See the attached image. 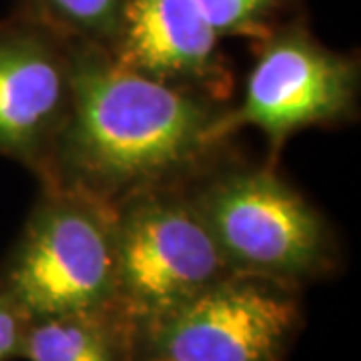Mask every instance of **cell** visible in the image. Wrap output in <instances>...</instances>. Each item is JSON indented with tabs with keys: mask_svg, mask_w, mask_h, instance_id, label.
Masks as SVG:
<instances>
[{
	"mask_svg": "<svg viewBox=\"0 0 361 361\" xmlns=\"http://www.w3.org/2000/svg\"><path fill=\"white\" fill-rule=\"evenodd\" d=\"M115 303L127 334L231 273L185 187L142 191L115 205Z\"/></svg>",
	"mask_w": 361,
	"mask_h": 361,
	"instance_id": "5",
	"label": "cell"
},
{
	"mask_svg": "<svg viewBox=\"0 0 361 361\" xmlns=\"http://www.w3.org/2000/svg\"><path fill=\"white\" fill-rule=\"evenodd\" d=\"M106 51L141 75L231 103V66L193 0H125Z\"/></svg>",
	"mask_w": 361,
	"mask_h": 361,
	"instance_id": "8",
	"label": "cell"
},
{
	"mask_svg": "<svg viewBox=\"0 0 361 361\" xmlns=\"http://www.w3.org/2000/svg\"><path fill=\"white\" fill-rule=\"evenodd\" d=\"M185 193L233 271L303 289L341 265L334 225L275 165L225 155L189 180Z\"/></svg>",
	"mask_w": 361,
	"mask_h": 361,
	"instance_id": "2",
	"label": "cell"
},
{
	"mask_svg": "<svg viewBox=\"0 0 361 361\" xmlns=\"http://www.w3.org/2000/svg\"><path fill=\"white\" fill-rule=\"evenodd\" d=\"M40 187L23 231L0 263V291L26 319L113 311L115 209L73 189Z\"/></svg>",
	"mask_w": 361,
	"mask_h": 361,
	"instance_id": "3",
	"label": "cell"
},
{
	"mask_svg": "<svg viewBox=\"0 0 361 361\" xmlns=\"http://www.w3.org/2000/svg\"><path fill=\"white\" fill-rule=\"evenodd\" d=\"M26 319L23 311L0 291V361L14 360L20 355Z\"/></svg>",
	"mask_w": 361,
	"mask_h": 361,
	"instance_id": "12",
	"label": "cell"
},
{
	"mask_svg": "<svg viewBox=\"0 0 361 361\" xmlns=\"http://www.w3.org/2000/svg\"><path fill=\"white\" fill-rule=\"evenodd\" d=\"M303 0H193L207 25L223 39L255 42L287 16L297 13Z\"/></svg>",
	"mask_w": 361,
	"mask_h": 361,
	"instance_id": "11",
	"label": "cell"
},
{
	"mask_svg": "<svg viewBox=\"0 0 361 361\" xmlns=\"http://www.w3.org/2000/svg\"><path fill=\"white\" fill-rule=\"evenodd\" d=\"M26 361H130L129 334L113 311L28 319L20 355Z\"/></svg>",
	"mask_w": 361,
	"mask_h": 361,
	"instance_id": "9",
	"label": "cell"
},
{
	"mask_svg": "<svg viewBox=\"0 0 361 361\" xmlns=\"http://www.w3.org/2000/svg\"><path fill=\"white\" fill-rule=\"evenodd\" d=\"M75 39L30 14L0 20V157L47 175L73 103Z\"/></svg>",
	"mask_w": 361,
	"mask_h": 361,
	"instance_id": "7",
	"label": "cell"
},
{
	"mask_svg": "<svg viewBox=\"0 0 361 361\" xmlns=\"http://www.w3.org/2000/svg\"><path fill=\"white\" fill-rule=\"evenodd\" d=\"M301 287L231 271L129 337L130 361H283Z\"/></svg>",
	"mask_w": 361,
	"mask_h": 361,
	"instance_id": "6",
	"label": "cell"
},
{
	"mask_svg": "<svg viewBox=\"0 0 361 361\" xmlns=\"http://www.w3.org/2000/svg\"><path fill=\"white\" fill-rule=\"evenodd\" d=\"M251 44L255 63L241 103L227 104L215 121V141L229 145L233 135L253 127L263 133L267 163L275 165L297 133L336 129L357 118L360 56L325 47L305 14L297 11Z\"/></svg>",
	"mask_w": 361,
	"mask_h": 361,
	"instance_id": "4",
	"label": "cell"
},
{
	"mask_svg": "<svg viewBox=\"0 0 361 361\" xmlns=\"http://www.w3.org/2000/svg\"><path fill=\"white\" fill-rule=\"evenodd\" d=\"M125 0H18L16 11L51 25L71 39L109 49Z\"/></svg>",
	"mask_w": 361,
	"mask_h": 361,
	"instance_id": "10",
	"label": "cell"
},
{
	"mask_svg": "<svg viewBox=\"0 0 361 361\" xmlns=\"http://www.w3.org/2000/svg\"><path fill=\"white\" fill-rule=\"evenodd\" d=\"M229 103L121 65L104 47L75 39L73 103L40 185L104 205L185 187L229 153L213 125Z\"/></svg>",
	"mask_w": 361,
	"mask_h": 361,
	"instance_id": "1",
	"label": "cell"
}]
</instances>
